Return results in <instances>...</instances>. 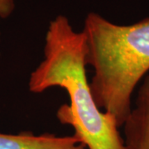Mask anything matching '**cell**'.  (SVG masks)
Instances as JSON below:
<instances>
[{
  "mask_svg": "<svg viewBox=\"0 0 149 149\" xmlns=\"http://www.w3.org/2000/svg\"><path fill=\"white\" fill-rule=\"evenodd\" d=\"M15 8L14 0H0V18H7Z\"/></svg>",
  "mask_w": 149,
  "mask_h": 149,
  "instance_id": "5",
  "label": "cell"
},
{
  "mask_svg": "<svg viewBox=\"0 0 149 149\" xmlns=\"http://www.w3.org/2000/svg\"><path fill=\"white\" fill-rule=\"evenodd\" d=\"M0 149H88L74 134L57 136L53 133L35 135L31 132L17 134L0 133Z\"/></svg>",
  "mask_w": 149,
  "mask_h": 149,
  "instance_id": "4",
  "label": "cell"
},
{
  "mask_svg": "<svg viewBox=\"0 0 149 149\" xmlns=\"http://www.w3.org/2000/svg\"><path fill=\"white\" fill-rule=\"evenodd\" d=\"M122 127L126 149H149V74L142 80Z\"/></svg>",
  "mask_w": 149,
  "mask_h": 149,
  "instance_id": "3",
  "label": "cell"
},
{
  "mask_svg": "<svg viewBox=\"0 0 149 149\" xmlns=\"http://www.w3.org/2000/svg\"><path fill=\"white\" fill-rule=\"evenodd\" d=\"M85 57L84 32L74 31L67 17L56 16L46 32L44 59L30 74L29 91L40 94L59 87L66 91L70 104L60 107L56 117L74 128L88 149H126L115 118L102 111L92 95Z\"/></svg>",
  "mask_w": 149,
  "mask_h": 149,
  "instance_id": "1",
  "label": "cell"
},
{
  "mask_svg": "<svg viewBox=\"0 0 149 149\" xmlns=\"http://www.w3.org/2000/svg\"><path fill=\"white\" fill-rule=\"evenodd\" d=\"M86 37L87 65L97 106L112 114L121 128L132 109V96L149 71V17L119 25L89 13L82 30Z\"/></svg>",
  "mask_w": 149,
  "mask_h": 149,
  "instance_id": "2",
  "label": "cell"
}]
</instances>
